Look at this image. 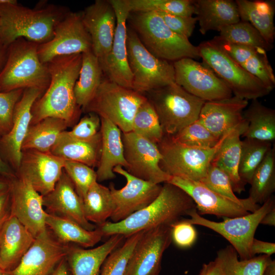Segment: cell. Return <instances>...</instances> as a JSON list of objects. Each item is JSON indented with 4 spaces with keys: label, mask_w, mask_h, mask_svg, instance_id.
Here are the masks:
<instances>
[{
    "label": "cell",
    "mask_w": 275,
    "mask_h": 275,
    "mask_svg": "<svg viewBox=\"0 0 275 275\" xmlns=\"http://www.w3.org/2000/svg\"><path fill=\"white\" fill-rule=\"evenodd\" d=\"M82 54L56 58L45 65L50 82L43 94L34 102L31 110V125L47 117L66 121L69 126L75 122L80 114L74 88L81 65Z\"/></svg>",
    "instance_id": "6da1fadb"
},
{
    "label": "cell",
    "mask_w": 275,
    "mask_h": 275,
    "mask_svg": "<svg viewBox=\"0 0 275 275\" xmlns=\"http://www.w3.org/2000/svg\"><path fill=\"white\" fill-rule=\"evenodd\" d=\"M195 209L194 202L184 190L167 182L163 183L156 198L145 208L123 221L116 223L107 221L96 228L102 237L119 234L125 239L161 225L171 226Z\"/></svg>",
    "instance_id": "7a4b0ae2"
},
{
    "label": "cell",
    "mask_w": 275,
    "mask_h": 275,
    "mask_svg": "<svg viewBox=\"0 0 275 275\" xmlns=\"http://www.w3.org/2000/svg\"><path fill=\"white\" fill-rule=\"evenodd\" d=\"M55 6L30 9L16 3L0 5V41L7 47L19 38L38 44L53 36L55 27L65 15Z\"/></svg>",
    "instance_id": "3957f363"
},
{
    "label": "cell",
    "mask_w": 275,
    "mask_h": 275,
    "mask_svg": "<svg viewBox=\"0 0 275 275\" xmlns=\"http://www.w3.org/2000/svg\"><path fill=\"white\" fill-rule=\"evenodd\" d=\"M37 43L21 38L7 48L5 63L0 71V92L35 88L45 91L50 76L39 60Z\"/></svg>",
    "instance_id": "277c9868"
},
{
    "label": "cell",
    "mask_w": 275,
    "mask_h": 275,
    "mask_svg": "<svg viewBox=\"0 0 275 275\" xmlns=\"http://www.w3.org/2000/svg\"><path fill=\"white\" fill-rule=\"evenodd\" d=\"M133 30L154 56L173 62L182 58H200L198 46L172 31L157 12H132Z\"/></svg>",
    "instance_id": "5b68a950"
},
{
    "label": "cell",
    "mask_w": 275,
    "mask_h": 275,
    "mask_svg": "<svg viewBox=\"0 0 275 275\" xmlns=\"http://www.w3.org/2000/svg\"><path fill=\"white\" fill-rule=\"evenodd\" d=\"M147 93L146 97L158 116L164 135L168 136L197 121L205 102L175 82Z\"/></svg>",
    "instance_id": "8992f818"
},
{
    "label": "cell",
    "mask_w": 275,
    "mask_h": 275,
    "mask_svg": "<svg viewBox=\"0 0 275 275\" xmlns=\"http://www.w3.org/2000/svg\"><path fill=\"white\" fill-rule=\"evenodd\" d=\"M198 48L203 63L226 84L234 96L252 100L272 91L237 64L213 39L201 43Z\"/></svg>",
    "instance_id": "52a82bcc"
},
{
    "label": "cell",
    "mask_w": 275,
    "mask_h": 275,
    "mask_svg": "<svg viewBox=\"0 0 275 275\" xmlns=\"http://www.w3.org/2000/svg\"><path fill=\"white\" fill-rule=\"evenodd\" d=\"M147 98L132 89L120 86L106 77L103 78L94 96L82 110L105 118L122 133L132 131L134 115Z\"/></svg>",
    "instance_id": "ba28073f"
},
{
    "label": "cell",
    "mask_w": 275,
    "mask_h": 275,
    "mask_svg": "<svg viewBox=\"0 0 275 275\" xmlns=\"http://www.w3.org/2000/svg\"><path fill=\"white\" fill-rule=\"evenodd\" d=\"M126 45L133 90L142 94L175 82L173 63L151 54L131 28L127 30Z\"/></svg>",
    "instance_id": "9c48e42d"
},
{
    "label": "cell",
    "mask_w": 275,
    "mask_h": 275,
    "mask_svg": "<svg viewBox=\"0 0 275 275\" xmlns=\"http://www.w3.org/2000/svg\"><path fill=\"white\" fill-rule=\"evenodd\" d=\"M227 134L211 148L185 146L175 142L170 136L164 135L161 142L157 144L162 156L160 162L161 169L171 176L200 181L206 175Z\"/></svg>",
    "instance_id": "30bf717a"
},
{
    "label": "cell",
    "mask_w": 275,
    "mask_h": 275,
    "mask_svg": "<svg viewBox=\"0 0 275 275\" xmlns=\"http://www.w3.org/2000/svg\"><path fill=\"white\" fill-rule=\"evenodd\" d=\"M274 207V197L271 196L256 210L245 215L216 222L202 217L195 209L188 213L190 218L185 219L192 225L203 226L218 233L230 243L241 260H246L253 257L251 246L258 226L264 215Z\"/></svg>",
    "instance_id": "8fae6325"
},
{
    "label": "cell",
    "mask_w": 275,
    "mask_h": 275,
    "mask_svg": "<svg viewBox=\"0 0 275 275\" xmlns=\"http://www.w3.org/2000/svg\"><path fill=\"white\" fill-rule=\"evenodd\" d=\"M92 50L91 37L82 20L81 13H67L56 25L48 41L38 44L39 60L46 64L62 56Z\"/></svg>",
    "instance_id": "7c38bea8"
},
{
    "label": "cell",
    "mask_w": 275,
    "mask_h": 275,
    "mask_svg": "<svg viewBox=\"0 0 275 275\" xmlns=\"http://www.w3.org/2000/svg\"><path fill=\"white\" fill-rule=\"evenodd\" d=\"M175 82L190 94L205 101L232 96L226 84L205 63L185 58L173 63Z\"/></svg>",
    "instance_id": "4fadbf2b"
},
{
    "label": "cell",
    "mask_w": 275,
    "mask_h": 275,
    "mask_svg": "<svg viewBox=\"0 0 275 275\" xmlns=\"http://www.w3.org/2000/svg\"><path fill=\"white\" fill-rule=\"evenodd\" d=\"M124 155L131 175L155 184L168 182L171 176L163 171L157 145L133 132H122Z\"/></svg>",
    "instance_id": "5bb4252c"
},
{
    "label": "cell",
    "mask_w": 275,
    "mask_h": 275,
    "mask_svg": "<svg viewBox=\"0 0 275 275\" xmlns=\"http://www.w3.org/2000/svg\"><path fill=\"white\" fill-rule=\"evenodd\" d=\"M168 182L184 190L192 199L201 215L212 214L218 217L232 218L246 215L260 207L249 198L246 203L235 202L211 190L199 181L171 176Z\"/></svg>",
    "instance_id": "9a60e30c"
},
{
    "label": "cell",
    "mask_w": 275,
    "mask_h": 275,
    "mask_svg": "<svg viewBox=\"0 0 275 275\" xmlns=\"http://www.w3.org/2000/svg\"><path fill=\"white\" fill-rule=\"evenodd\" d=\"M172 241L171 226L144 231L131 254L125 275H159L163 254Z\"/></svg>",
    "instance_id": "2e32d148"
},
{
    "label": "cell",
    "mask_w": 275,
    "mask_h": 275,
    "mask_svg": "<svg viewBox=\"0 0 275 275\" xmlns=\"http://www.w3.org/2000/svg\"><path fill=\"white\" fill-rule=\"evenodd\" d=\"M113 171L123 176L126 185L116 189L113 184L109 187L115 204V210L110 218L113 223L125 219L132 213L145 208L158 196L162 185L143 180L129 173L120 166Z\"/></svg>",
    "instance_id": "e0dca14e"
},
{
    "label": "cell",
    "mask_w": 275,
    "mask_h": 275,
    "mask_svg": "<svg viewBox=\"0 0 275 275\" xmlns=\"http://www.w3.org/2000/svg\"><path fill=\"white\" fill-rule=\"evenodd\" d=\"M116 15V26L111 50L100 65L104 75L116 84L132 89V75L127 60L126 21L131 13L126 0H109Z\"/></svg>",
    "instance_id": "ac0fdd59"
},
{
    "label": "cell",
    "mask_w": 275,
    "mask_h": 275,
    "mask_svg": "<svg viewBox=\"0 0 275 275\" xmlns=\"http://www.w3.org/2000/svg\"><path fill=\"white\" fill-rule=\"evenodd\" d=\"M65 159L50 152L22 150L16 176L26 181L42 196L50 192L64 171Z\"/></svg>",
    "instance_id": "d6986e66"
},
{
    "label": "cell",
    "mask_w": 275,
    "mask_h": 275,
    "mask_svg": "<svg viewBox=\"0 0 275 275\" xmlns=\"http://www.w3.org/2000/svg\"><path fill=\"white\" fill-rule=\"evenodd\" d=\"M43 93L35 88L24 90L14 107L12 127L0 138V155L15 173L20 163L22 145L31 124L32 106Z\"/></svg>",
    "instance_id": "ffe728a7"
},
{
    "label": "cell",
    "mask_w": 275,
    "mask_h": 275,
    "mask_svg": "<svg viewBox=\"0 0 275 275\" xmlns=\"http://www.w3.org/2000/svg\"><path fill=\"white\" fill-rule=\"evenodd\" d=\"M69 244L59 242L46 228L35 238L17 266L9 275H49L66 257Z\"/></svg>",
    "instance_id": "44dd1931"
},
{
    "label": "cell",
    "mask_w": 275,
    "mask_h": 275,
    "mask_svg": "<svg viewBox=\"0 0 275 275\" xmlns=\"http://www.w3.org/2000/svg\"><path fill=\"white\" fill-rule=\"evenodd\" d=\"M10 192L11 215L36 237L46 228L42 196L26 181L16 176L11 179Z\"/></svg>",
    "instance_id": "7402d4cb"
},
{
    "label": "cell",
    "mask_w": 275,
    "mask_h": 275,
    "mask_svg": "<svg viewBox=\"0 0 275 275\" xmlns=\"http://www.w3.org/2000/svg\"><path fill=\"white\" fill-rule=\"evenodd\" d=\"M81 13L91 37L92 50L101 65L112 48L116 26L115 11L109 0H97Z\"/></svg>",
    "instance_id": "603a6c76"
},
{
    "label": "cell",
    "mask_w": 275,
    "mask_h": 275,
    "mask_svg": "<svg viewBox=\"0 0 275 275\" xmlns=\"http://www.w3.org/2000/svg\"><path fill=\"white\" fill-rule=\"evenodd\" d=\"M248 101L235 96L217 100L205 101L198 120L216 138L220 139L232 130L246 127L243 111Z\"/></svg>",
    "instance_id": "cb8c5ba5"
},
{
    "label": "cell",
    "mask_w": 275,
    "mask_h": 275,
    "mask_svg": "<svg viewBox=\"0 0 275 275\" xmlns=\"http://www.w3.org/2000/svg\"><path fill=\"white\" fill-rule=\"evenodd\" d=\"M42 200L46 213L73 221L88 230L96 229V226L86 219L82 200L64 170L53 189L42 196Z\"/></svg>",
    "instance_id": "d4e9b609"
},
{
    "label": "cell",
    "mask_w": 275,
    "mask_h": 275,
    "mask_svg": "<svg viewBox=\"0 0 275 275\" xmlns=\"http://www.w3.org/2000/svg\"><path fill=\"white\" fill-rule=\"evenodd\" d=\"M35 238L15 216L11 215L0 230V269L7 272L14 269Z\"/></svg>",
    "instance_id": "484cf974"
},
{
    "label": "cell",
    "mask_w": 275,
    "mask_h": 275,
    "mask_svg": "<svg viewBox=\"0 0 275 275\" xmlns=\"http://www.w3.org/2000/svg\"><path fill=\"white\" fill-rule=\"evenodd\" d=\"M124 239L121 235H114L103 244L90 249L69 244L66 258L71 275H98L105 259Z\"/></svg>",
    "instance_id": "4316f807"
},
{
    "label": "cell",
    "mask_w": 275,
    "mask_h": 275,
    "mask_svg": "<svg viewBox=\"0 0 275 275\" xmlns=\"http://www.w3.org/2000/svg\"><path fill=\"white\" fill-rule=\"evenodd\" d=\"M100 118L101 151L97 165V182L114 179V168L118 166L126 170L128 164L124 157L121 130L108 119Z\"/></svg>",
    "instance_id": "83f0119b"
},
{
    "label": "cell",
    "mask_w": 275,
    "mask_h": 275,
    "mask_svg": "<svg viewBox=\"0 0 275 275\" xmlns=\"http://www.w3.org/2000/svg\"><path fill=\"white\" fill-rule=\"evenodd\" d=\"M213 39L241 67L273 90L275 76L266 51L258 47L229 43L215 37Z\"/></svg>",
    "instance_id": "f1b7e54d"
},
{
    "label": "cell",
    "mask_w": 275,
    "mask_h": 275,
    "mask_svg": "<svg viewBox=\"0 0 275 275\" xmlns=\"http://www.w3.org/2000/svg\"><path fill=\"white\" fill-rule=\"evenodd\" d=\"M199 31L205 35L209 31L219 32L223 28L240 21L237 6L232 0L194 1Z\"/></svg>",
    "instance_id": "f546056e"
},
{
    "label": "cell",
    "mask_w": 275,
    "mask_h": 275,
    "mask_svg": "<svg viewBox=\"0 0 275 275\" xmlns=\"http://www.w3.org/2000/svg\"><path fill=\"white\" fill-rule=\"evenodd\" d=\"M101 135L92 140L75 138L68 131L59 136L50 153L65 160L84 163L91 168L97 167L101 151Z\"/></svg>",
    "instance_id": "4dcf8cb0"
},
{
    "label": "cell",
    "mask_w": 275,
    "mask_h": 275,
    "mask_svg": "<svg viewBox=\"0 0 275 275\" xmlns=\"http://www.w3.org/2000/svg\"><path fill=\"white\" fill-rule=\"evenodd\" d=\"M246 127H240L229 132L225 137L211 163L222 169L228 176L234 192L245 191V184L238 174L241 144L240 136Z\"/></svg>",
    "instance_id": "1f68e13d"
},
{
    "label": "cell",
    "mask_w": 275,
    "mask_h": 275,
    "mask_svg": "<svg viewBox=\"0 0 275 275\" xmlns=\"http://www.w3.org/2000/svg\"><path fill=\"white\" fill-rule=\"evenodd\" d=\"M45 224L55 238L64 244H73L90 248L103 237L97 228L94 230H88L73 221L47 213Z\"/></svg>",
    "instance_id": "d6a6232c"
},
{
    "label": "cell",
    "mask_w": 275,
    "mask_h": 275,
    "mask_svg": "<svg viewBox=\"0 0 275 275\" xmlns=\"http://www.w3.org/2000/svg\"><path fill=\"white\" fill-rule=\"evenodd\" d=\"M241 21L250 22L269 44L275 36L273 22L274 6L272 1L236 0Z\"/></svg>",
    "instance_id": "836d02e7"
},
{
    "label": "cell",
    "mask_w": 275,
    "mask_h": 275,
    "mask_svg": "<svg viewBox=\"0 0 275 275\" xmlns=\"http://www.w3.org/2000/svg\"><path fill=\"white\" fill-rule=\"evenodd\" d=\"M104 73L92 50L82 53L81 65L74 88L76 104L84 109L94 96Z\"/></svg>",
    "instance_id": "e575fe53"
},
{
    "label": "cell",
    "mask_w": 275,
    "mask_h": 275,
    "mask_svg": "<svg viewBox=\"0 0 275 275\" xmlns=\"http://www.w3.org/2000/svg\"><path fill=\"white\" fill-rule=\"evenodd\" d=\"M248 126L241 136L272 143L275 140V111L254 99L243 114Z\"/></svg>",
    "instance_id": "d590c367"
},
{
    "label": "cell",
    "mask_w": 275,
    "mask_h": 275,
    "mask_svg": "<svg viewBox=\"0 0 275 275\" xmlns=\"http://www.w3.org/2000/svg\"><path fill=\"white\" fill-rule=\"evenodd\" d=\"M68 126L64 120L54 117H47L31 125L22 143V150L50 152L60 134Z\"/></svg>",
    "instance_id": "8d00e7d4"
},
{
    "label": "cell",
    "mask_w": 275,
    "mask_h": 275,
    "mask_svg": "<svg viewBox=\"0 0 275 275\" xmlns=\"http://www.w3.org/2000/svg\"><path fill=\"white\" fill-rule=\"evenodd\" d=\"M83 210L86 219L97 225L110 218L115 210V204L109 187L95 182L82 199Z\"/></svg>",
    "instance_id": "74e56055"
},
{
    "label": "cell",
    "mask_w": 275,
    "mask_h": 275,
    "mask_svg": "<svg viewBox=\"0 0 275 275\" xmlns=\"http://www.w3.org/2000/svg\"><path fill=\"white\" fill-rule=\"evenodd\" d=\"M248 198L262 204L275 190V147L272 146L254 172Z\"/></svg>",
    "instance_id": "f35d334b"
},
{
    "label": "cell",
    "mask_w": 275,
    "mask_h": 275,
    "mask_svg": "<svg viewBox=\"0 0 275 275\" xmlns=\"http://www.w3.org/2000/svg\"><path fill=\"white\" fill-rule=\"evenodd\" d=\"M222 269V275H262L270 256L262 255L246 260L238 259V254L231 245L221 249L217 253Z\"/></svg>",
    "instance_id": "ab89813d"
},
{
    "label": "cell",
    "mask_w": 275,
    "mask_h": 275,
    "mask_svg": "<svg viewBox=\"0 0 275 275\" xmlns=\"http://www.w3.org/2000/svg\"><path fill=\"white\" fill-rule=\"evenodd\" d=\"M272 147L269 142L249 138L241 141L238 174L245 185L250 183L254 172Z\"/></svg>",
    "instance_id": "60d3db41"
},
{
    "label": "cell",
    "mask_w": 275,
    "mask_h": 275,
    "mask_svg": "<svg viewBox=\"0 0 275 275\" xmlns=\"http://www.w3.org/2000/svg\"><path fill=\"white\" fill-rule=\"evenodd\" d=\"M215 38L229 43L262 48L266 51L273 47L250 22L241 20L222 28Z\"/></svg>",
    "instance_id": "b9f144b4"
},
{
    "label": "cell",
    "mask_w": 275,
    "mask_h": 275,
    "mask_svg": "<svg viewBox=\"0 0 275 275\" xmlns=\"http://www.w3.org/2000/svg\"><path fill=\"white\" fill-rule=\"evenodd\" d=\"M131 12H158L191 17L195 12L192 0H126Z\"/></svg>",
    "instance_id": "7bdbcfd3"
},
{
    "label": "cell",
    "mask_w": 275,
    "mask_h": 275,
    "mask_svg": "<svg viewBox=\"0 0 275 275\" xmlns=\"http://www.w3.org/2000/svg\"><path fill=\"white\" fill-rule=\"evenodd\" d=\"M132 131L156 144L164 136L158 116L148 99L141 105L134 115Z\"/></svg>",
    "instance_id": "ee69618b"
},
{
    "label": "cell",
    "mask_w": 275,
    "mask_h": 275,
    "mask_svg": "<svg viewBox=\"0 0 275 275\" xmlns=\"http://www.w3.org/2000/svg\"><path fill=\"white\" fill-rule=\"evenodd\" d=\"M144 231L129 237L114 250L104 260L98 275H125L131 254Z\"/></svg>",
    "instance_id": "f6af8a7d"
},
{
    "label": "cell",
    "mask_w": 275,
    "mask_h": 275,
    "mask_svg": "<svg viewBox=\"0 0 275 275\" xmlns=\"http://www.w3.org/2000/svg\"><path fill=\"white\" fill-rule=\"evenodd\" d=\"M170 136L174 141L182 145L200 148L213 147L220 140L209 131L198 119L175 135Z\"/></svg>",
    "instance_id": "bcb514c9"
},
{
    "label": "cell",
    "mask_w": 275,
    "mask_h": 275,
    "mask_svg": "<svg viewBox=\"0 0 275 275\" xmlns=\"http://www.w3.org/2000/svg\"><path fill=\"white\" fill-rule=\"evenodd\" d=\"M64 170L82 200L91 185L97 181L96 171L84 163L68 160H65Z\"/></svg>",
    "instance_id": "7dc6e473"
},
{
    "label": "cell",
    "mask_w": 275,
    "mask_h": 275,
    "mask_svg": "<svg viewBox=\"0 0 275 275\" xmlns=\"http://www.w3.org/2000/svg\"><path fill=\"white\" fill-rule=\"evenodd\" d=\"M211 190L235 202L244 203L249 200L239 199L235 194L227 175L218 167L211 163L205 177L199 181Z\"/></svg>",
    "instance_id": "c3c4849f"
},
{
    "label": "cell",
    "mask_w": 275,
    "mask_h": 275,
    "mask_svg": "<svg viewBox=\"0 0 275 275\" xmlns=\"http://www.w3.org/2000/svg\"><path fill=\"white\" fill-rule=\"evenodd\" d=\"M24 90L0 92V138L7 134L11 128L14 107Z\"/></svg>",
    "instance_id": "681fc988"
},
{
    "label": "cell",
    "mask_w": 275,
    "mask_h": 275,
    "mask_svg": "<svg viewBox=\"0 0 275 275\" xmlns=\"http://www.w3.org/2000/svg\"><path fill=\"white\" fill-rule=\"evenodd\" d=\"M100 117L93 113H88L68 131L72 136L83 140H92L101 135Z\"/></svg>",
    "instance_id": "f907efd6"
},
{
    "label": "cell",
    "mask_w": 275,
    "mask_h": 275,
    "mask_svg": "<svg viewBox=\"0 0 275 275\" xmlns=\"http://www.w3.org/2000/svg\"><path fill=\"white\" fill-rule=\"evenodd\" d=\"M172 239L181 248H188L195 242L197 233L193 225L181 219L171 225Z\"/></svg>",
    "instance_id": "816d5d0a"
},
{
    "label": "cell",
    "mask_w": 275,
    "mask_h": 275,
    "mask_svg": "<svg viewBox=\"0 0 275 275\" xmlns=\"http://www.w3.org/2000/svg\"><path fill=\"white\" fill-rule=\"evenodd\" d=\"M158 12L166 25L174 33L188 39L192 35L198 22L196 17H183L164 12Z\"/></svg>",
    "instance_id": "f5cc1de1"
},
{
    "label": "cell",
    "mask_w": 275,
    "mask_h": 275,
    "mask_svg": "<svg viewBox=\"0 0 275 275\" xmlns=\"http://www.w3.org/2000/svg\"><path fill=\"white\" fill-rule=\"evenodd\" d=\"M11 216V202L10 189L0 193V230Z\"/></svg>",
    "instance_id": "db71d44e"
},
{
    "label": "cell",
    "mask_w": 275,
    "mask_h": 275,
    "mask_svg": "<svg viewBox=\"0 0 275 275\" xmlns=\"http://www.w3.org/2000/svg\"><path fill=\"white\" fill-rule=\"evenodd\" d=\"M251 253L252 257L258 254H263L270 256L275 253V243L254 238L251 246Z\"/></svg>",
    "instance_id": "11a10c76"
},
{
    "label": "cell",
    "mask_w": 275,
    "mask_h": 275,
    "mask_svg": "<svg viewBox=\"0 0 275 275\" xmlns=\"http://www.w3.org/2000/svg\"><path fill=\"white\" fill-rule=\"evenodd\" d=\"M198 275H222V269L219 260L216 257L213 261L203 264Z\"/></svg>",
    "instance_id": "9f6ffc18"
},
{
    "label": "cell",
    "mask_w": 275,
    "mask_h": 275,
    "mask_svg": "<svg viewBox=\"0 0 275 275\" xmlns=\"http://www.w3.org/2000/svg\"><path fill=\"white\" fill-rule=\"evenodd\" d=\"M49 275H71L66 257L58 263Z\"/></svg>",
    "instance_id": "6f0895ef"
},
{
    "label": "cell",
    "mask_w": 275,
    "mask_h": 275,
    "mask_svg": "<svg viewBox=\"0 0 275 275\" xmlns=\"http://www.w3.org/2000/svg\"><path fill=\"white\" fill-rule=\"evenodd\" d=\"M0 175L12 179L16 177L14 170L3 159L0 155Z\"/></svg>",
    "instance_id": "680465c9"
},
{
    "label": "cell",
    "mask_w": 275,
    "mask_h": 275,
    "mask_svg": "<svg viewBox=\"0 0 275 275\" xmlns=\"http://www.w3.org/2000/svg\"><path fill=\"white\" fill-rule=\"evenodd\" d=\"M260 224L271 226L275 225V207L270 209L264 215Z\"/></svg>",
    "instance_id": "91938a15"
},
{
    "label": "cell",
    "mask_w": 275,
    "mask_h": 275,
    "mask_svg": "<svg viewBox=\"0 0 275 275\" xmlns=\"http://www.w3.org/2000/svg\"><path fill=\"white\" fill-rule=\"evenodd\" d=\"M11 179L0 175V193L10 189Z\"/></svg>",
    "instance_id": "94428289"
},
{
    "label": "cell",
    "mask_w": 275,
    "mask_h": 275,
    "mask_svg": "<svg viewBox=\"0 0 275 275\" xmlns=\"http://www.w3.org/2000/svg\"><path fill=\"white\" fill-rule=\"evenodd\" d=\"M262 275H275V261L271 258L266 264Z\"/></svg>",
    "instance_id": "6125c7cd"
},
{
    "label": "cell",
    "mask_w": 275,
    "mask_h": 275,
    "mask_svg": "<svg viewBox=\"0 0 275 275\" xmlns=\"http://www.w3.org/2000/svg\"><path fill=\"white\" fill-rule=\"evenodd\" d=\"M7 48L0 41V71L6 60Z\"/></svg>",
    "instance_id": "be15d7a7"
},
{
    "label": "cell",
    "mask_w": 275,
    "mask_h": 275,
    "mask_svg": "<svg viewBox=\"0 0 275 275\" xmlns=\"http://www.w3.org/2000/svg\"><path fill=\"white\" fill-rule=\"evenodd\" d=\"M17 3L16 1L15 0H0V5L7 4V3Z\"/></svg>",
    "instance_id": "e7e4bbea"
},
{
    "label": "cell",
    "mask_w": 275,
    "mask_h": 275,
    "mask_svg": "<svg viewBox=\"0 0 275 275\" xmlns=\"http://www.w3.org/2000/svg\"><path fill=\"white\" fill-rule=\"evenodd\" d=\"M0 275H9L8 273L0 269Z\"/></svg>",
    "instance_id": "03108f58"
}]
</instances>
